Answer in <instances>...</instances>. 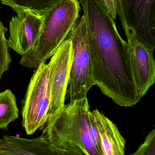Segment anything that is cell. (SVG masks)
Here are the masks:
<instances>
[{
    "mask_svg": "<svg viewBox=\"0 0 155 155\" xmlns=\"http://www.w3.org/2000/svg\"><path fill=\"white\" fill-rule=\"evenodd\" d=\"M88 29L95 85L118 105L137 104L138 96L127 42L102 0H79Z\"/></svg>",
    "mask_w": 155,
    "mask_h": 155,
    "instance_id": "cell-1",
    "label": "cell"
},
{
    "mask_svg": "<svg viewBox=\"0 0 155 155\" xmlns=\"http://www.w3.org/2000/svg\"><path fill=\"white\" fill-rule=\"evenodd\" d=\"M87 97L70 102L48 117L43 127L44 136L50 143L62 149L84 155H102L89 134Z\"/></svg>",
    "mask_w": 155,
    "mask_h": 155,
    "instance_id": "cell-2",
    "label": "cell"
},
{
    "mask_svg": "<svg viewBox=\"0 0 155 155\" xmlns=\"http://www.w3.org/2000/svg\"><path fill=\"white\" fill-rule=\"evenodd\" d=\"M80 9L78 0H59L45 15L40 37L20 64L33 69L51 58L79 19Z\"/></svg>",
    "mask_w": 155,
    "mask_h": 155,
    "instance_id": "cell-3",
    "label": "cell"
},
{
    "mask_svg": "<svg viewBox=\"0 0 155 155\" xmlns=\"http://www.w3.org/2000/svg\"><path fill=\"white\" fill-rule=\"evenodd\" d=\"M67 37L72 41V59L69 78L70 102L87 97L95 85L88 29L84 15L76 21Z\"/></svg>",
    "mask_w": 155,
    "mask_h": 155,
    "instance_id": "cell-4",
    "label": "cell"
},
{
    "mask_svg": "<svg viewBox=\"0 0 155 155\" xmlns=\"http://www.w3.org/2000/svg\"><path fill=\"white\" fill-rule=\"evenodd\" d=\"M22 100V124L27 135L43 127L50 104V64L42 62L35 68Z\"/></svg>",
    "mask_w": 155,
    "mask_h": 155,
    "instance_id": "cell-5",
    "label": "cell"
},
{
    "mask_svg": "<svg viewBox=\"0 0 155 155\" xmlns=\"http://www.w3.org/2000/svg\"><path fill=\"white\" fill-rule=\"evenodd\" d=\"M123 29L130 30L143 45L155 49V0H117Z\"/></svg>",
    "mask_w": 155,
    "mask_h": 155,
    "instance_id": "cell-6",
    "label": "cell"
},
{
    "mask_svg": "<svg viewBox=\"0 0 155 155\" xmlns=\"http://www.w3.org/2000/svg\"><path fill=\"white\" fill-rule=\"evenodd\" d=\"M72 59V41L67 37L60 45L49 63L50 104L48 117L60 111L65 105Z\"/></svg>",
    "mask_w": 155,
    "mask_h": 155,
    "instance_id": "cell-7",
    "label": "cell"
},
{
    "mask_svg": "<svg viewBox=\"0 0 155 155\" xmlns=\"http://www.w3.org/2000/svg\"><path fill=\"white\" fill-rule=\"evenodd\" d=\"M130 50L131 66L136 91L143 97L155 82L154 51L140 42L128 29H123Z\"/></svg>",
    "mask_w": 155,
    "mask_h": 155,
    "instance_id": "cell-8",
    "label": "cell"
},
{
    "mask_svg": "<svg viewBox=\"0 0 155 155\" xmlns=\"http://www.w3.org/2000/svg\"><path fill=\"white\" fill-rule=\"evenodd\" d=\"M9 23V48L23 56L32 48L40 37L44 16L27 11L17 13Z\"/></svg>",
    "mask_w": 155,
    "mask_h": 155,
    "instance_id": "cell-9",
    "label": "cell"
},
{
    "mask_svg": "<svg viewBox=\"0 0 155 155\" xmlns=\"http://www.w3.org/2000/svg\"><path fill=\"white\" fill-rule=\"evenodd\" d=\"M0 155H84L57 147L43 135L33 139L5 135L0 137Z\"/></svg>",
    "mask_w": 155,
    "mask_h": 155,
    "instance_id": "cell-10",
    "label": "cell"
},
{
    "mask_svg": "<svg viewBox=\"0 0 155 155\" xmlns=\"http://www.w3.org/2000/svg\"><path fill=\"white\" fill-rule=\"evenodd\" d=\"M91 113L99 132L102 155H125L126 140L116 125L98 109Z\"/></svg>",
    "mask_w": 155,
    "mask_h": 155,
    "instance_id": "cell-11",
    "label": "cell"
},
{
    "mask_svg": "<svg viewBox=\"0 0 155 155\" xmlns=\"http://www.w3.org/2000/svg\"><path fill=\"white\" fill-rule=\"evenodd\" d=\"M59 0H1L17 13L27 11L40 16H44Z\"/></svg>",
    "mask_w": 155,
    "mask_h": 155,
    "instance_id": "cell-12",
    "label": "cell"
},
{
    "mask_svg": "<svg viewBox=\"0 0 155 155\" xmlns=\"http://www.w3.org/2000/svg\"><path fill=\"white\" fill-rule=\"evenodd\" d=\"M19 113L15 95L11 90L0 92V130L7 129L8 125L19 117Z\"/></svg>",
    "mask_w": 155,
    "mask_h": 155,
    "instance_id": "cell-13",
    "label": "cell"
},
{
    "mask_svg": "<svg viewBox=\"0 0 155 155\" xmlns=\"http://www.w3.org/2000/svg\"><path fill=\"white\" fill-rule=\"evenodd\" d=\"M7 29L0 21V79L3 74L9 69L12 58L9 51L7 40L5 38Z\"/></svg>",
    "mask_w": 155,
    "mask_h": 155,
    "instance_id": "cell-14",
    "label": "cell"
},
{
    "mask_svg": "<svg viewBox=\"0 0 155 155\" xmlns=\"http://www.w3.org/2000/svg\"><path fill=\"white\" fill-rule=\"evenodd\" d=\"M130 155H155V129L149 132L137 150Z\"/></svg>",
    "mask_w": 155,
    "mask_h": 155,
    "instance_id": "cell-15",
    "label": "cell"
},
{
    "mask_svg": "<svg viewBox=\"0 0 155 155\" xmlns=\"http://www.w3.org/2000/svg\"><path fill=\"white\" fill-rule=\"evenodd\" d=\"M88 125H89V134L95 146L101 155L102 153V147H101V140L99 132L96 127V124L95 122L93 117L92 115L91 111H89L88 113Z\"/></svg>",
    "mask_w": 155,
    "mask_h": 155,
    "instance_id": "cell-16",
    "label": "cell"
},
{
    "mask_svg": "<svg viewBox=\"0 0 155 155\" xmlns=\"http://www.w3.org/2000/svg\"><path fill=\"white\" fill-rule=\"evenodd\" d=\"M106 10L113 19L115 20L117 15V0H102Z\"/></svg>",
    "mask_w": 155,
    "mask_h": 155,
    "instance_id": "cell-17",
    "label": "cell"
},
{
    "mask_svg": "<svg viewBox=\"0 0 155 155\" xmlns=\"http://www.w3.org/2000/svg\"><path fill=\"white\" fill-rule=\"evenodd\" d=\"M1 0H0V2H1Z\"/></svg>",
    "mask_w": 155,
    "mask_h": 155,
    "instance_id": "cell-18",
    "label": "cell"
},
{
    "mask_svg": "<svg viewBox=\"0 0 155 155\" xmlns=\"http://www.w3.org/2000/svg\"><path fill=\"white\" fill-rule=\"evenodd\" d=\"M78 1H79V0H78Z\"/></svg>",
    "mask_w": 155,
    "mask_h": 155,
    "instance_id": "cell-19",
    "label": "cell"
}]
</instances>
